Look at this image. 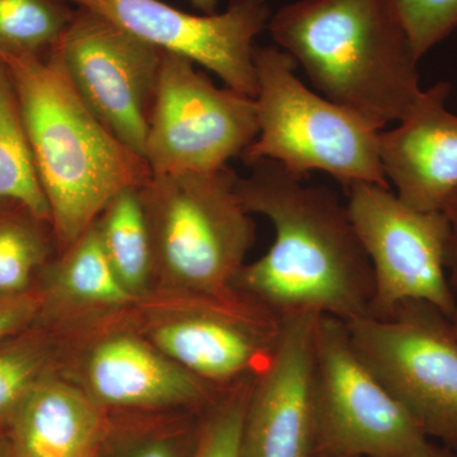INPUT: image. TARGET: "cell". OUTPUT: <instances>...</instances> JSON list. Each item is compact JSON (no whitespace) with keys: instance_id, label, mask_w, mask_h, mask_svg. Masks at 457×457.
Returning <instances> with one entry per match:
<instances>
[{"instance_id":"cell-1","label":"cell","mask_w":457,"mask_h":457,"mask_svg":"<svg viewBox=\"0 0 457 457\" xmlns=\"http://www.w3.org/2000/svg\"><path fill=\"white\" fill-rule=\"evenodd\" d=\"M248 167V177H237V197L246 212L269 219L275 240L260 260L242 267L234 290L279 320L369 317L374 275L347 206L332 189L303 186L276 162Z\"/></svg>"},{"instance_id":"cell-2","label":"cell","mask_w":457,"mask_h":457,"mask_svg":"<svg viewBox=\"0 0 457 457\" xmlns=\"http://www.w3.org/2000/svg\"><path fill=\"white\" fill-rule=\"evenodd\" d=\"M0 56L16 88L62 253L95 224L114 195L140 187L152 170L90 112L53 51Z\"/></svg>"},{"instance_id":"cell-3","label":"cell","mask_w":457,"mask_h":457,"mask_svg":"<svg viewBox=\"0 0 457 457\" xmlns=\"http://www.w3.org/2000/svg\"><path fill=\"white\" fill-rule=\"evenodd\" d=\"M269 29L324 97L376 131L402 121L422 96L420 59L390 0H299Z\"/></svg>"},{"instance_id":"cell-4","label":"cell","mask_w":457,"mask_h":457,"mask_svg":"<svg viewBox=\"0 0 457 457\" xmlns=\"http://www.w3.org/2000/svg\"><path fill=\"white\" fill-rule=\"evenodd\" d=\"M228 165L213 171L152 174L139 187L153 275L176 294L227 297L255 243V224Z\"/></svg>"},{"instance_id":"cell-5","label":"cell","mask_w":457,"mask_h":457,"mask_svg":"<svg viewBox=\"0 0 457 457\" xmlns=\"http://www.w3.org/2000/svg\"><path fill=\"white\" fill-rule=\"evenodd\" d=\"M253 62L260 134L240 156L245 164L269 159L302 179L320 170L345 188L362 182L390 188L380 131L306 88L295 75L297 62L281 47L254 46Z\"/></svg>"},{"instance_id":"cell-6","label":"cell","mask_w":457,"mask_h":457,"mask_svg":"<svg viewBox=\"0 0 457 457\" xmlns=\"http://www.w3.org/2000/svg\"><path fill=\"white\" fill-rule=\"evenodd\" d=\"M354 350L427 437L457 450V333L432 303L348 321Z\"/></svg>"},{"instance_id":"cell-7","label":"cell","mask_w":457,"mask_h":457,"mask_svg":"<svg viewBox=\"0 0 457 457\" xmlns=\"http://www.w3.org/2000/svg\"><path fill=\"white\" fill-rule=\"evenodd\" d=\"M433 445L354 350L345 321L319 317L317 457H413Z\"/></svg>"},{"instance_id":"cell-8","label":"cell","mask_w":457,"mask_h":457,"mask_svg":"<svg viewBox=\"0 0 457 457\" xmlns=\"http://www.w3.org/2000/svg\"><path fill=\"white\" fill-rule=\"evenodd\" d=\"M258 134L254 98L219 88L191 60L162 51L144 152L152 174L221 170Z\"/></svg>"},{"instance_id":"cell-9","label":"cell","mask_w":457,"mask_h":457,"mask_svg":"<svg viewBox=\"0 0 457 457\" xmlns=\"http://www.w3.org/2000/svg\"><path fill=\"white\" fill-rule=\"evenodd\" d=\"M347 191L345 206L374 275L369 317H386L400 303L420 300L453 320L457 296L447 276L445 213L413 209L375 183H353Z\"/></svg>"},{"instance_id":"cell-10","label":"cell","mask_w":457,"mask_h":457,"mask_svg":"<svg viewBox=\"0 0 457 457\" xmlns=\"http://www.w3.org/2000/svg\"><path fill=\"white\" fill-rule=\"evenodd\" d=\"M51 51L90 112L144 159L162 50L107 18L78 7Z\"/></svg>"},{"instance_id":"cell-11","label":"cell","mask_w":457,"mask_h":457,"mask_svg":"<svg viewBox=\"0 0 457 457\" xmlns=\"http://www.w3.org/2000/svg\"><path fill=\"white\" fill-rule=\"evenodd\" d=\"M89 9L165 53L212 71L228 88L255 98L254 38L270 20L266 0H231L221 14L195 16L161 0H62Z\"/></svg>"},{"instance_id":"cell-12","label":"cell","mask_w":457,"mask_h":457,"mask_svg":"<svg viewBox=\"0 0 457 457\" xmlns=\"http://www.w3.org/2000/svg\"><path fill=\"white\" fill-rule=\"evenodd\" d=\"M179 295L173 318L150 328L147 341L180 368L216 386L254 378L269 362L281 320L237 293Z\"/></svg>"},{"instance_id":"cell-13","label":"cell","mask_w":457,"mask_h":457,"mask_svg":"<svg viewBox=\"0 0 457 457\" xmlns=\"http://www.w3.org/2000/svg\"><path fill=\"white\" fill-rule=\"evenodd\" d=\"M318 319H281L269 362L252 383L240 457H315Z\"/></svg>"},{"instance_id":"cell-14","label":"cell","mask_w":457,"mask_h":457,"mask_svg":"<svg viewBox=\"0 0 457 457\" xmlns=\"http://www.w3.org/2000/svg\"><path fill=\"white\" fill-rule=\"evenodd\" d=\"M83 376L84 392L101 408L207 409L228 387L197 378L130 333L99 341L84 361Z\"/></svg>"},{"instance_id":"cell-15","label":"cell","mask_w":457,"mask_h":457,"mask_svg":"<svg viewBox=\"0 0 457 457\" xmlns=\"http://www.w3.org/2000/svg\"><path fill=\"white\" fill-rule=\"evenodd\" d=\"M102 409L54 371L27 394L5 437L17 457H90L110 425Z\"/></svg>"},{"instance_id":"cell-16","label":"cell","mask_w":457,"mask_h":457,"mask_svg":"<svg viewBox=\"0 0 457 457\" xmlns=\"http://www.w3.org/2000/svg\"><path fill=\"white\" fill-rule=\"evenodd\" d=\"M35 285L44 303L36 323L49 326L68 303L90 308H119L134 296L111 267L95 225L73 245L47 262L37 273Z\"/></svg>"},{"instance_id":"cell-17","label":"cell","mask_w":457,"mask_h":457,"mask_svg":"<svg viewBox=\"0 0 457 457\" xmlns=\"http://www.w3.org/2000/svg\"><path fill=\"white\" fill-rule=\"evenodd\" d=\"M93 225L117 278L137 299L154 278L139 187L132 186L114 195Z\"/></svg>"},{"instance_id":"cell-18","label":"cell","mask_w":457,"mask_h":457,"mask_svg":"<svg viewBox=\"0 0 457 457\" xmlns=\"http://www.w3.org/2000/svg\"><path fill=\"white\" fill-rule=\"evenodd\" d=\"M59 253L53 224L25 204L0 200V295L35 287L42 267Z\"/></svg>"},{"instance_id":"cell-19","label":"cell","mask_w":457,"mask_h":457,"mask_svg":"<svg viewBox=\"0 0 457 457\" xmlns=\"http://www.w3.org/2000/svg\"><path fill=\"white\" fill-rule=\"evenodd\" d=\"M0 200L17 201L51 222L49 203L41 187L27 139L16 88L0 56Z\"/></svg>"},{"instance_id":"cell-20","label":"cell","mask_w":457,"mask_h":457,"mask_svg":"<svg viewBox=\"0 0 457 457\" xmlns=\"http://www.w3.org/2000/svg\"><path fill=\"white\" fill-rule=\"evenodd\" d=\"M59 359L54 330L35 323L0 341V437L33 386L56 371Z\"/></svg>"},{"instance_id":"cell-21","label":"cell","mask_w":457,"mask_h":457,"mask_svg":"<svg viewBox=\"0 0 457 457\" xmlns=\"http://www.w3.org/2000/svg\"><path fill=\"white\" fill-rule=\"evenodd\" d=\"M74 12L62 0H0V54L46 55Z\"/></svg>"},{"instance_id":"cell-22","label":"cell","mask_w":457,"mask_h":457,"mask_svg":"<svg viewBox=\"0 0 457 457\" xmlns=\"http://www.w3.org/2000/svg\"><path fill=\"white\" fill-rule=\"evenodd\" d=\"M200 426L183 420L108 425L97 457H192Z\"/></svg>"},{"instance_id":"cell-23","label":"cell","mask_w":457,"mask_h":457,"mask_svg":"<svg viewBox=\"0 0 457 457\" xmlns=\"http://www.w3.org/2000/svg\"><path fill=\"white\" fill-rule=\"evenodd\" d=\"M253 378L230 385L207 409L192 457H240L243 423Z\"/></svg>"},{"instance_id":"cell-24","label":"cell","mask_w":457,"mask_h":457,"mask_svg":"<svg viewBox=\"0 0 457 457\" xmlns=\"http://www.w3.org/2000/svg\"><path fill=\"white\" fill-rule=\"evenodd\" d=\"M418 59L457 29V0H390Z\"/></svg>"},{"instance_id":"cell-25","label":"cell","mask_w":457,"mask_h":457,"mask_svg":"<svg viewBox=\"0 0 457 457\" xmlns=\"http://www.w3.org/2000/svg\"><path fill=\"white\" fill-rule=\"evenodd\" d=\"M44 297L35 285L25 293L0 295V341L32 327L40 315Z\"/></svg>"},{"instance_id":"cell-26","label":"cell","mask_w":457,"mask_h":457,"mask_svg":"<svg viewBox=\"0 0 457 457\" xmlns=\"http://www.w3.org/2000/svg\"><path fill=\"white\" fill-rule=\"evenodd\" d=\"M442 212L450 227L449 252H447V276L451 287L457 296V189L451 195Z\"/></svg>"},{"instance_id":"cell-27","label":"cell","mask_w":457,"mask_h":457,"mask_svg":"<svg viewBox=\"0 0 457 457\" xmlns=\"http://www.w3.org/2000/svg\"><path fill=\"white\" fill-rule=\"evenodd\" d=\"M191 3L209 16L210 14H215L216 5H218V0H191Z\"/></svg>"},{"instance_id":"cell-28","label":"cell","mask_w":457,"mask_h":457,"mask_svg":"<svg viewBox=\"0 0 457 457\" xmlns=\"http://www.w3.org/2000/svg\"><path fill=\"white\" fill-rule=\"evenodd\" d=\"M413 457H457L449 453V451H444L437 449V447L432 446L431 449L427 450L426 453H420V455Z\"/></svg>"},{"instance_id":"cell-29","label":"cell","mask_w":457,"mask_h":457,"mask_svg":"<svg viewBox=\"0 0 457 457\" xmlns=\"http://www.w3.org/2000/svg\"><path fill=\"white\" fill-rule=\"evenodd\" d=\"M0 457H17L5 436L0 437Z\"/></svg>"},{"instance_id":"cell-30","label":"cell","mask_w":457,"mask_h":457,"mask_svg":"<svg viewBox=\"0 0 457 457\" xmlns=\"http://www.w3.org/2000/svg\"><path fill=\"white\" fill-rule=\"evenodd\" d=\"M453 327H455V330H456V333H457V315H456L455 318H453Z\"/></svg>"},{"instance_id":"cell-31","label":"cell","mask_w":457,"mask_h":457,"mask_svg":"<svg viewBox=\"0 0 457 457\" xmlns=\"http://www.w3.org/2000/svg\"><path fill=\"white\" fill-rule=\"evenodd\" d=\"M97 455H98V453H96V455H93V456H90V457H97Z\"/></svg>"},{"instance_id":"cell-32","label":"cell","mask_w":457,"mask_h":457,"mask_svg":"<svg viewBox=\"0 0 457 457\" xmlns=\"http://www.w3.org/2000/svg\"><path fill=\"white\" fill-rule=\"evenodd\" d=\"M315 457H317V456H315Z\"/></svg>"}]
</instances>
